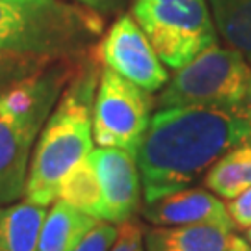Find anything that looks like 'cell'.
Returning a JSON list of instances; mask_svg holds the SVG:
<instances>
[{
	"label": "cell",
	"instance_id": "obj_1",
	"mask_svg": "<svg viewBox=\"0 0 251 251\" xmlns=\"http://www.w3.org/2000/svg\"><path fill=\"white\" fill-rule=\"evenodd\" d=\"M251 142V110L158 108L136 152L145 203L190 188L225 152Z\"/></svg>",
	"mask_w": 251,
	"mask_h": 251
},
{
	"label": "cell",
	"instance_id": "obj_2",
	"mask_svg": "<svg viewBox=\"0 0 251 251\" xmlns=\"http://www.w3.org/2000/svg\"><path fill=\"white\" fill-rule=\"evenodd\" d=\"M97 84L95 71H90L60 95L34 145L25 201L50 206L58 199L62 180L91 154Z\"/></svg>",
	"mask_w": 251,
	"mask_h": 251
},
{
	"label": "cell",
	"instance_id": "obj_3",
	"mask_svg": "<svg viewBox=\"0 0 251 251\" xmlns=\"http://www.w3.org/2000/svg\"><path fill=\"white\" fill-rule=\"evenodd\" d=\"M95 9L65 0H0V50L52 62L91 47L102 34Z\"/></svg>",
	"mask_w": 251,
	"mask_h": 251
},
{
	"label": "cell",
	"instance_id": "obj_4",
	"mask_svg": "<svg viewBox=\"0 0 251 251\" xmlns=\"http://www.w3.org/2000/svg\"><path fill=\"white\" fill-rule=\"evenodd\" d=\"M62 88V75L45 69L0 91V206L25 196L34 145Z\"/></svg>",
	"mask_w": 251,
	"mask_h": 251
},
{
	"label": "cell",
	"instance_id": "obj_5",
	"mask_svg": "<svg viewBox=\"0 0 251 251\" xmlns=\"http://www.w3.org/2000/svg\"><path fill=\"white\" fill-rule=\"evenodd\" d=\"M177 106L251 110L250 62L234 49H206L177 69L158 95V108Z\"/></svg>",
	"mask_w": 251,
	"mask_h": 251
},
{
	"label": "cell",
	"instance_id": "obj_6",
	"mask_svg": "<svg viewBox=\"0 0 251 251\" xmlns=\"http://www.w3.org/2000/svg\"><path fill=\"white\" fill-rule=\"evenodd\" d=\"M134 21L170 69H180L218 45L208 0H134Z\"/></svg>",
	"mask_w": 251,
	"mask_h": 251
},
{
	"label": "cell",
	"instance_id": "obj_7",
	"mask_svg": "<svg viewBox=\"0 0 251 251\" xmlns=\"http://www.w3.org/2000/svg\"><path fill=\"white\" fill-rule=\"evenodd\" d=\"M149 91L104 67L93 102V142L136 154L151 123Z\"/></svg>",
	"mask_w": 251,
	"mask_h": 251
},
{
	"label": "cell",
	"instance_id": "obj_8",
	"mask_svg": "<svg viewBox=\"0 0 251 251\" xmlns=\"http://www.w3.org/2000/svg\"><path fill=\"white\" fill-rule=\"evenodd\" d=\"M99 56L104 67L149 93L164 90L170 82L166 65L132 15L116 19L100 43Z\"/></svg>",
	"mask_w": 251,
	"mask_h": 251
},
{
	"label": "cell",
	"instance_id": "obj_9",
	"mask_svg": "<svg viewBox=\"0 0 251 251\" xmlns=\"http://www.w3.org/2000/svg\"><path fill=\"white\" fill-rule=\"evenodd\" d=\"M90 160L100 184V220L114 225L132 220L142 199L136 154L116 147H97Z\"/></svg>",
	"mask_w": 251,
	"mask_h": 251
},
{
	"label": "cell",
	"instance_id": "obj_10",
	"mask_svg": "<svg viewBox=\"0 0 251 251\" xmlns=\"http://www.w3.org/2000/svg\"><path fill=\"white\" fill-rule=\"evenodd\" d=\"M144 216L149 224L156 227L216 224L234 229L224 201L210 190L203 188L179 190L152 203H145Z\"/></svg>",
	"mask_w": 251,
	"mask_h": 251
},
{
	"label": "cell",
	"instance_id": "obj_11",
	"mask_svg": "<svg viewBox=\"0 0 251 251\" xmlns=\"http://www.w3.org/2000/svg\"><path fill=\"white\" fill-rule=\"evenodd\" d=\"M236 234L216 224L154 227L144 234L145 251H227Z\"/></svg>",
	"mask_w": 251,
	"mask_h": 251
},
{
	"label": "cell",
	"instance_id": "obj_12",
	"mask_svg": "<svg viewBox=\"0 0 251 251\" xmlns=\"http://www.w3.org/2000/svg\"><path fill=\"white\" fill-rule=\"evenodd\" d=\"M99 222L62 199H56L41 225L39 251H73Z\"/></svg>",
	"mask_w": 251,
	"mask_h": 251
},
{
	"label": "cell",
	"instance_id": "obj_13",
	"mask_svg": "<svg viewBox=\"0 0 251 251\" xmlns=\"http://www.w3.org/2000/svg\"><path fill=\"white\" fill-rule=\"evenodd\" d=\"M47 206L15 201L0 206V251H39Z\"/></svg>",
	"mask_w": 251,
	"mask_h": 251
},
{
	"label": "cell",
	"instance_id": "obj_14",
	"mask_svg": "<svg viewBox=\"0 0 251 251\" xmlns=\"http://www.w3.org/2000/svg\"><path fill=\"white\" fill-rule=\"evenodd\" d=\"M205 186L227 201L251 188V142L225 152L208 170Z\"/></svg>",
	"mask_w": 251,
	"mask_h": 251
},
{
	"label": "cell",
	"instance_id": "obj_15",
	"mask_svg": "<svg viewBox=\"0 0 251 251\" xmlns=\"http://www.w3.org/2000/svg\"><path fill=\"white\" fill-rule=\"evenodd\" d=\"M58 199L100 220V184L90 156L62 180Z\"/></svg>",
	"mask_w": 251,
	"mask_h": 251
},
{
	"label": "cell",
	"instance_id": "obj_16",
	"mask_svg": "<svg viewBox=\"0 0 251 251\" xmlns=\"http://www.w3.org/2000/svg\"><path fill=\"white\" fill-rule=\"evenodd\" d=\"M216 30L251 63V17L234 0H208Z\"/></svg>",
	"mask_w": 251,
	"mask_h": 251
},
{
	"label": "cell",
	"instance_id": "obj_17",
	"mask_svg": "<svg viewBox=\"0 0 251 251\" xmlns=\"http://www.w3.org/2000/svg\"><path fill=\"white\" fill-rule=\"evenodd\" d=\"M49 63L50 62L39 58L0 50V91L8 90L30 76H36L37 73L45 71Z\"/></svg>",
	"mask_w": 251,
	"mask_h": 251
},
{
	"label": "cell",
	"instance_id": "obj_18",
	"mask_svg": "<svg viewBox=\"0 0 251 251\" xmlns=\"http://www.w3.org/2000/svg\"><path fill=\"white\" fill-rule=\"evenodd\" d=\"M117 233H119V225L100 220L73 251H110V248L116 242Z\"/></svg>",
	"mask_w": 251,
	"mask_h": 251
},
{
	"label": "cell",
	"instance_id": "obj_19",
	"mask_svg": "<svg viewBox=\"0 0 251 251\" xmlns=\"http://www.w3.org/2000/svg\"><path fill=\"white\" fill-rule=\"evenodd\" d=\"M110 251H145L144 233L140 225L134 224L132 220L119 225V233Z\"/></svg>",
	"mask_w": 251,
	"mask_h": 251
},
{
	"label": "cell",
	"instance_id": "obj_20",
	"mask_svg": "<svg viewBox=\"0 0 251 251\" xmlns=\"http://www.w3.org/2000/svg\"><path fill=\"white\" fill-rule=\"evenodd\" d=\"M227 210L236 227L248 229L251 225V188L242 192L238 198L231 199L227 205Z\"/></svg>",
	"mask_w": 251,
	"mask_h": 251
},
{
	"label": "cell",
	"instance_id": "obj_21",
	"mask_svg": "<svg viewBox=\"0 0 251 251\" xmlns=\"http://www.w3.org/2000/svg\"><path fill=\"white\" fill-rule=\"evenodd\" d=\"M73 2L82 4V6H86V8H90V9H95V11H99V9H104V11H106V9L116 8L121 0H73Z\"/></svg>",
	"mask_w": 251,
	"mask_h": 251
},
{
	"label": "cell",
	"instance_id": "obj_22",
	"mask_svg": "<svg viewBox=\"0 0 251 251\" xmlns=\"http://www.w3.org/2000/svg\"><path fill=\"white\" fill-rule=\"evenodd\" d=\"M227 251H251V246L248 242H244L242 238H234V242H233V246L229 248Z\"/></svg>",
	"mask_w": 251,
	"mask_h": 251
},
{
	"label": "cell",
	"instance_id": "obj_23",
	"mask_svg": "<svg viewBox=\"0 0 251 251\" xmlns=\"http://www.w3.org/2000/svg\"><path fill=\"white\" fill-rule=\"evenodd\" d=\"M234 2L244 9V13H246V15H250L251 17V0H234Z\"/></svg>",
	"mask_w": 251,
	"mask_h": 251
},
{
	"label": "cell",
	"instance_id": "obj_24",
	"mask_svg": "<svg viewBox=\"0 0 251 251\" xmlns=\"http://www.w3.org/2000/svg\"><path fill=\"white\" fill-rule=\"evenodd\" d=\"M248 238H250V242H251V225L248 227Z\"/></svg>",
	"mask_w": 251,
	"mask_h": 251
}]
</instances>
